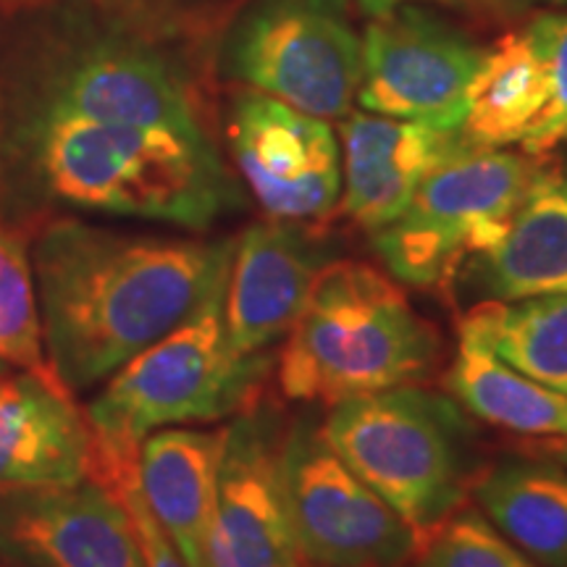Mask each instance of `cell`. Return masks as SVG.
Listing matches in <instances>:
<instances>
[{
  "mask_svg": "<svg viewBox=\"0 0 567 567\" xmlns=\"http://www.w3.org/2000/svg\"><path fill=\"white\" fill-rule=\"evenodd\" d=\"M234 239L116 234L61 221L32 252L40 329L55 379L71 394L105 384L229 279Z\"/></svg>",
  "mask_w": 567,
  "mask_h": 567,
  "instance_id": "6da1fadb",
  "label": "cell"
},
{
  "mask_svg": "<svg viewBox=\"0 0 567 567\" xmlns=\"http://www.w3.org/2000/svg\"><path fill=\"white\" fill-rule=\"evenodd\" d=\"M439 360V331L392 274L331 260L284 337L279 384L289 400L334 408L352 396L417 386Z\"/></svg>",
  "mask_w": 567,
  "mask_h": 567,
  "instance_id": "7a4b0ae2",
  "label": "cell"
},
{
  "mask_svg": "<svg viewBox=\"0 0 567 567\" xmlns=\"http://www.w3.org/2000/svg\"><path fill=\"white\" fill-rule=\"evenodd\" d=\"M34 151L53 195L76 208L200 231L234 203L210 137L42 111Z\"/></svg>",
  "mask_w": 567,
  "mask_h": 567,
  "instance_id": "3957f363",
  "label": "cell"
},
{
  "mask_svg": "<svg viewBox=\"0 0 567 567\" xmlns=\"http://www.w3.org/2000/svg\"><path fill=\"white\" fill-rule=\"evenodd\" d=\"M331 450L423 538L463 507L471 425L446 396L421 386L337 402L323 421Z\"/></svg>",
  "mask_w": 567,
  "mask_h": 567,
  "instance_id": "277c9868",
  "label": "cell"
},
{
  "mask_svg": "<svg viewBox=\"0 0 567 567\" xmlns=\"http://www.w3.org/2000/svg\"><path fill=\"white\" fill-rule=\"evenodd\" d=\"M224 292L118 368L92 396L84 413L95 431L97 457L137 455L155 431L216 423L250 405L268 371V352H234Z\"/></svg>",
  "mask_w": 567,
  "mask_h": 567,
  "instance_id": "5b68a950",
  "label": "cell"
},
{
  "mask_svg": "<svg viewBox=\"0 0 567 567\" xmlns=\"http://www.w3.org/2000/svg\"><path fill=\"white\" fill-rule=\"evenodd\" d=\"M542 174L538 158L507 147H465L436 166L373 250L400 284L444 287L467 258L499 245L517 205Z\"/></svg>",
  "mask_w": 567,
  "mask_h": 567,
  "instance_id": "8992f818",
  "label": "cell"
},
{
  "mask_svg": "<svg viewBox=\"0 0 567 567\" xmlns=\"http://www.w3.org/2000/svg\"><path fill=\"white\" fill-rule=\"evenodd\" d=\"M360 51L350 0H252L226 38L224 69L297 111L342 122L358 101Z\"/></svg>",
  "mask_w": 567,
  "mask_h": 567,
  "instance_id": "52a82bcc",
  "label": "cell"
},
{
  "mask_svg": "<svg viewBox=\"0 0 567 567\" xmlns=\"http://www.w3.org/2000/svg\"><path fill=\"white\" fill-rule=\"evenodd\" d=\"M284 484L297 547L316 567H402L421 536L365 484L308 417L284 436Z\"/></svg>",
  "mask_w": 567,
  "mask_h": 567,
  "instance_id": "ba28073f",
  "label": "cell"
},
{
  "mask_svg": "<svg viewBox=\"0 0 567 567\" xmlns=\"http://www.w3.org/2000/svg\"><path fill=\"white\" fill-rule=\"evenodd\" d=\"M360 51L358 103L368 113L460 130L486 48L436 13L400 6L373 17Z\"/></svg>",
  "mask_w": 567,
  "mask_h": 567,
  "instance_id": "9c48e42d",
  "label": "cell"
},
{
  "mask_svg": "<svg viewBox=\"0 0 567 567\" xmlns=\"http://www.w3.org/2000/svg\"><path fill=\"white\" fill-rule=\"evenodd\" d=\"M229 145L268 218L321 221L342 200V151L326 118L245 90L229 111Z\"/></svg>",
  "mask_w": 567,
  "mask_h": 567,
  "instance_id": "30bf717a",
  "label": "cell"
},
{
  "mask_svg": "<svg viewBox=\"0 0 567 567\" xmlns=\"http://www.w3.org/2000/svg\"><path fill=\"white\" fill-rule=\"evenodd\" d=\"M284 436L271 408H255L224 429L203 567H305L284 484Z\"/></svg>",
  "mask_w": 567,
  "mask_h": 567,
  "instance_id": "8fae6325",
  "label": "cell"
},
{
  "mask_svg": "<svg viewBox=\"0 0 567 567\" xmlns=\"http://www.w3.org/2000/svg\"><path fill=\"white\" fill-rule=\"evenodd\" d=\"M0 551L30 567H147L122 496L97 478L0 496Z\"/></svg>",
  "mask_w": 567,
  "mask_h": 567,
  "instance_id": "7c38bea8",
  "label": "cell"
},
{
  "mask_svg": "<svg viewBox=\"0 0 567 567\" xmlns=\"http://www.w3.org/2000/svg\"><path fill=\"white\" fill-rule=\"evenodd\" d=\"M326 250L292 221H258L234 239L224 323L239 354H266L300 316Z\"/></svg>",
  "mask_w": 567,
  "mask_h": 567,
  "instance_id": "4fadbf2b",
  "label": "cell"
},
{
  "mask_svg": "<svg viewBox=\"0 0 567 567\" xmlns=\"http://www.w3.org/2000/svg\"><path fill=\"white\" fill-rule=\"evenodd\" d=\"M90 417L53 373L19 371L0 381V492L95 478Z\"/></svg>",
  "mask_w": 567,
  "mask_h": 567,
  "instance_id": "5bb4252c",
  "label": "cell"
},
{
  "mask_svg": "<svg viewBox=\"0 0 567 567\" xmlns=\"http://www.w3.org/2000/svg\"><path fill=\"white\" fill-rule=\"evenodd\" d=\"M45 111L97 124L208 137L187 82L161 55L140 48L103 45L84 53L63 71Z\"/></svg>",
  "mask_w": 567,
  "mask_h": 567,
  "instance_id": "9a60e30c",
  "label": "cell"
},
{
  "mask_svg": "<svg viewBox=\"0 0 567 567\" xmlns=\"http://www.w3.org/2000/svg\"><path fill=\"white\" fill-rule=\"evenodd\" d=\"M339 140L342 208L371 234L408 208L436 166L471 147L460 130H436L368 111L350 113Z\"/></svg>",
  "mask_w": 567,
  "mask_h": 567,
  "instance_id": "2e32d148",
  "label": "cell"
},
{
  "mask_svg": "<svg viewBox=\"0 0 567 567\" xmlns=\"http://www.w3.org/2000/svg\"><path fill=\"white\" fill-rule=\"evenodd\" d=\"M224 429L155 431L137 450L142 499L187 567H203L216 515Z\"/></svg>",
  "mask_w": 567,
  "mask_h": 567,
  "instance_id": "e0dca14e",
  "label": "cell"
},
{
  "mask_svg": "<svg viewBox=\"0 0 567 567\" xmlns=\"http://www.w3.org/2000/svg\"><path fill=\"white\" fill-rule=\"evenodd\" d=\"M486 300L567 295V179L542 168L494 250L473 258Z\"/></svg>",
  "mask_w": 567,
  "mask_h": 567,
  "instance_id": "ac0fdd59",
  "label": "cell"
},
{
  "mask_svg": "<svg viewBox=\"0 0 567 567\" xmlns=\"http://www.w3.org/2000/svg\"><path fill=\"white\" fill-rule=\"evenodd\" d=\"M486 520L544 567H567V465L505 460L473 481Z\"/></svg>",
  "mask_w": 567,
  "mask_h": 567,
  "instance_id": "d6986e66",
  "label": "cell"
},
{
  "mask_svg": "<svg viewBox=\"0 0 567 567\" xmlns=\"http://www.w3.org/2000/svg\"><path fill=\"white\" fill-rule=\"evenodd\" d=\"M547 97L542 55L520 24L486 48L467 90L460 132L473 147H520L547 109Z\"/></svg>",
  "mask_w": 567,
  "mask_h": 567,
  "instance_id": "ffe728a7",
  "label": "cell"
},
{
  "mask_svg": "<svg viewBox=\"0 0 567 567\" xmlns=\"http://www.w3.org/2000/svg\"><path fill=\"white\" fill-rule=\"evenodd\" d=\"M446 389L463 410L496 429L567 439V394L513 371L473 339L460 337Z\"/></svg>",
  "mask_w": 567,
  "mask_h": 567,
  "instance_id": "44dd1931",
  "label": "cell"
},
{
  "mask_svg": "<svg viewBox=\"0 0 567 567\" xmlns=\"http://www.w3.org/2000/svg\"><path fill=\"white\" fill-rule=\"evenodd\" d=\"M460 337L484 344L526 379L567 394V295L484 300L463 318Z\"/></svg>",
  "mask_w": 567,
  "mask_h": 567,
  "instance_id": "7402d4cb",
  "label": "cell"
},
{
  "mask_svg": "<svg viewBox=\"0 0 567 567\" xmlns=\"http://www.w3.org/2000/svg\"><path fill=\"white\" fill-rule=\"evenodd\" d=\"M0 360L17 371L53 373L42 347L32 255L6 229H0Z\"/></svg>",
  "mask_w": 567,
  "mask_h": 567,
  "instance_id": "603a6c76",
  "label": "cell"
},
{
  "mask_svg": "<svg viewBox=\"0 0 567 567\" xmlns=\"http://www.w3.org/2000/svg\"><path fill=\"white\" fill-rule=\"evenodd\" d=\"M417 567H538L478 509L452 513L434 534L423 538Z\"/></svg>",
  "mask_w": 567,
  "mask_h": 567,
  "instance_id": "cb8c5ba5",
  "label": "cell"
},
{
  "mask_svg": "<svg viewBox=\"0 0 567 567\" xmlns=\"http://www.w3.org/2000/svg\"><path fill=\"white\" fill-rule=\"evenodd\" d=\"M526 30L547 71V109L523 142L520 151L542 158L567 140V9H544L530 13Z\"/></svg>",
  "mask_w": 567,
  "mask_h": 567,
  "instance_id": "d4e9b609",
  "label": "cell"
},
{
  "mask_svg": "<svg viewBox=\"0 0 567 567\" xmlns=\"http://www.w3.org/2000/svg\"><path fill=\"white\" fill-rule=\"evenodd\" d=\"M95 478L109 484L113 492L122 496L126 513L132 517V526L137 530L142 555H145L147 567H187L168 536L163 534L155 517L142 499L140 481H137V455L132 457H97Z\"/></svg>",
  "mask_w": 567,
  "mask_h": 567,
  "instance_id": "484cf974",
  "label": "cell"
},
{
  "mask_svg": "<svg viewBox=\"0 0 567 567\" xmlns=\"http://www.w3.org/2000/svg\"><path fill=\"white\" fill-rule=\"evenodd\" d=\"M460 3H467L471 9L494 19H520L528 13L567 6V0H460Z\"/></svg>",
  "mask_w": 567,
  "mask_h": 567,
  "instance_id": "4316f807",
  "label": "cell"
},
{
  "mask_svg": "<svg viewBox=\"0 0 567 567\" xmlns=\"http://www.w3.org/2000/svg\"><path fill=\"white\" fill-rule=\"evenodd\" d=\"M360 9H363L368 17H384V13L400 9V6L410 3V0H358ZM439 3H450V6H460V0H439Z\"/></svg>",
  "mask_w": 567,
  "mask_h": 567,
  "instance_id": "83f0119b",
  "label": "cell"
},
{
  "mask_svg": "<svg viewBox=\"0 0 567 567\" xmlns=\"http://www.w3.org/2000/svg\"><path fill=\"white\" fill-rule=\"evenodd\" d=\"M542 455H547L551 460H559V463L567 465V439H549L547 444L538 446Z\"/></svg>",
  "mask_w": 567,
  "mask_h": 567,
  "instance_id": "f1b7e54d",
  "label": "cell"
},
{
  "mask_svg": "<svg viewBox=\"0 0 567 567\" xmlns=\"http://www.w3.org/2000/svg\"><path fill=\"white\" fill-rule=\"evenodd\" d=\"M11 371H13V368H11V365H6V363H3V360H0V381H3V379H6V375H9Z\"/></svg>",
  "mask_w": 567,
  "mask_h": 567,
  "instance_id": "f546056e",
  "label": "cell"
},
{
  "mask_svg": "<svg viewBox=\"0 0 567 567\" xmlns=\"http://www.w3.org/2000/svg\"><path fill=\"white\" fill-rule=\"evenodd\" d=\"M0 567H9V565H0Z\"/></svg>",
  "mask_w": 567,
  "mask_h": 567,
  "instance_id": "4dcf8cb0",
  "label": "cell"
}]
</instances>
